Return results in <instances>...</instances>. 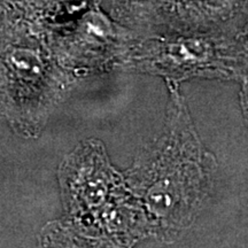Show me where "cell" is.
<instances>
[{
  "label": "cell",
  "mask_w": 248,
  "mask_h": 248,
  "mask_svg": "<svg viewBox=\"0 0 248 248\" xmlns=\"http://www.w3.org/2000/svg\"><path fill=\"white\" fill-rule=\"evenodd\" d=\"M246 9V0H125L120 13L129 21L179 29L219 27Z\"/></svg>",
  "instance_id": "1"
},
{
  "label": "cell",
  "mask_w": 248,
  "mask_h": 248,
  "mask_svg": "<svg viewBox=\"0 0 248 248\" xmlns=\"http://www.w3.org/2000/svg\"><path fill=\"white\" fill-rule=\"evenodd\" d=\"M17 0H0V21L9 13Z\"/></svg>",
  "instance_id": "2"
}]
</instances>
